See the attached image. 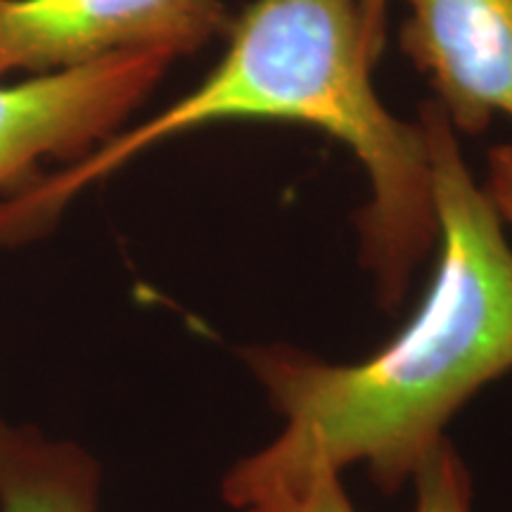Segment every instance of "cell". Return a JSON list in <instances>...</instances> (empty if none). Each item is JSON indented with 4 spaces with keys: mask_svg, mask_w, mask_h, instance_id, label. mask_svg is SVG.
<instances>
[{
    "mask_svg": "<svg viewBox=\"0 0 512 512\" xmlns=\"http://www.w3.org/2000/svg\"><path fill=\"white\" fill-rule=\"evenodd\" d=\"M437 211V266L411 318L375 354L332 363L290 344H247L242 363L283 418L271 444L242 458L221 494L242 510L311 467L366 465L384 494L413 482L446 425L512 370V247L437 102L420 107Z\"/></svg>",
    "mask_w": 512,
    "mask_h": 512,
    "instance_id": "1",
    "label": "cell"
},
{
    "mask_svg": "<svg viewBox=\"0 0 512 512\" xmlns=\"http://www.w3.org/2000/svg\"><path fill=\"white\" fill-rule=\"evenodd\" d=\"M370 69L356 0H254L230 22L221 62L185 98L0 202V245L34 238L76 192L152 145L219 121H294L337 138L366 171L361 264L373 273L377 302L394 311L439 228L422 128L382 105Z\"/></svg>",
    "mask_w": 512,
    "mask_h": 512,
    "instance_id": "2",
    "label": "cell"
},
{
    "mask_svg": "<svg viewBox=\"0 0 512 512\" xmlns=\"http://www.w3.org/2000/svg\"><path fill=\"white\" fill-rule=\"evenodd\" d=\"M174 57L126 53L0 86V192L15 197L43 159L79 162L143 105ZM3 202V200H0Z\"/></svg>",
    "mask_w": 512,
    "mask_h": 512,
    "instance_id": "3",
    "label": "cell"
},
{
    "mask_svg": "<svg viewBox=\"0 0 512 512\" xmlns=\"http://www.w3.org/2000/svg\"><path fill=\"white\" fill-rule=\"evenodd\" d=\"M230 27L221 0H0V76L126 53H197Z\"/></svg>",
    "mask_w": 512,
    "mask_h": 512,
    "instance_id": "4",
    "label": "cell"
},
{
    "mask_svg": "<svg viewBox=\"0 0 512 512\" xmlns=\"http://www.w3.org/2000/svg\"><path fill=\"white\" fill-rule=\"evenodd\" d=\"M401 48L432 81L456 133L512 119V0H406Z\"/></svg>",
    "mask_w": 512,
    "mask_h": 512,
    "instance_id": "5",
    "label": "cell"
},
{
    "mask_svg": "<svg viewBox=\"0 0 512 512\" xmlns=\"http://www.w3.org/2000/svg\"><path fill=\"white\" fill-rule=\"evenodd\" d=\"M100 479L83 446L0 418V512H98Z\"/></svg>",
    "mask_w": 512,
    "mask_h": 512,
    "instance_id": "6",
    "label": "cell"
},
{
    "mask_svg": "<svg viewBox=\"0 0 512 512\" xmlns=\"http://www.w3.org/2000/svg\"><path fill=\"white\" fill-rule=\"evenodd\" d=\"M413 486V512H472L470 472L451 441L441 439L427 453L415 470Z\"/></svg>",
    "mask_w": 512,
    "mask_h": 512,
    "instance_id": "7",
    "label": "cell"
},
{
    "mask_svg": "<svg viewBox=\"0 0 512 512\" xmlns=\"http://www.w3.org/2000/svg\"><path fill=\"white\" fill-rule=\"evenodd\" d=\"M240 512H356L342 486V472L316 465L294 486L247 503Z\"/></svg>",
    "mask_w": 512,
    "mask_h": 512,
    "instance_id": "8",
    "label": "cell"
},
{
    "mask_svg": "<svg viewBox=\"0 0 512 512\" xmlns=\"http://www.w3.org/2000/svg\"><path fill=\"white\" fill-rule=\"evenodd\" d=\"M484 192L501 221L512 226V143L494 145L489 150Z\"/></svg>",
    "mask_w": 512,
    "mask_h": 512,
    "instance_id": "9",
    "label": "cell"
},
{
    "mask_svg": "<svg viewBox=\"0 0 512 512\" xmlns=\"http://www.w3.org/2000/svg\"><path fill=\"white\" fill-rule=\"evenodd\" d=\"M358 22H361L363 48L370 62L380 60L387 41V8L389 0H356Z\"/></svg>",
    "mask_w": 512,
    "mask_h": 512,
    "instance_id": "10",
    "label": "cell"
}]
</instances>
